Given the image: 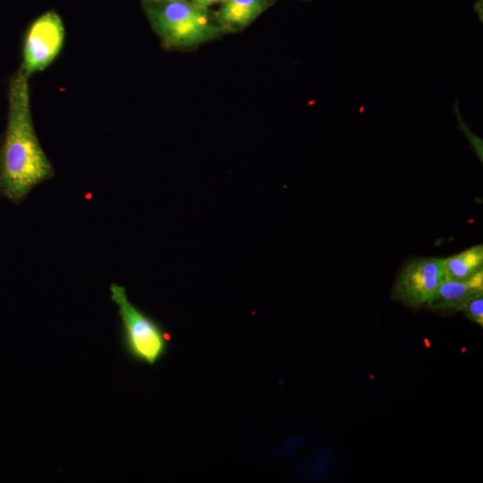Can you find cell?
I'll return each mask as SVG.
<instances>
[{
    "label": "cell",
    "instance_id": "cell-6",
    "mask_svg": "<svg viewBox=\"0 0 483 483\" xmlns=\"http://www.w3.org/2000/svg\"><path fill=\"white\" fill-rule=\"evenodd\" d=\"M483 293V270L467 279L445 278L426 305L435 310H459L472 297Z\"/></svg>",
    "mask_w": 483,
    "mask_h": 483
},
{
    "label": "cell",
    "instance_id": "cell-3",
    "mask_svg": "<svg viewBox=\"0 0 483 483\" xmlns=\"http://www.w3.org/2000/svg\"><path fill=\"white\" fill-rule=\"evenodd\" d=\"M110 292L118 308L122 346L128 359L150 366L159 362L167 354L170 343L164 326L132 304L124 287L112 284Z\"/></svg>",
    "mask_w": 483,
    "mask_h": 483
},
{
    "label": "cell",
    "instance_id": "cell-4",
    "mask_svg": "<svg viewBox=\"0 0 483 483\" xmlns=\"http://www.w3.org/2000/svg\"><path fill=\"white\" fill-rule=\"evenodd\" d=\"M444 279L443 258H414L397 275L392 298L411 308L426 306Z\"/></svg>",
    "mask_w": 483,
    "mask_h": 483
},
{
    "label": "cell",
    "instance_id": "cell-2",
    "mask_svg": "<svg viewBox=\"0 0 483 483\" xmlns=\"http://www.w3.org/2000/svg\"><path fill=\"white\" fill-rule=\"evenodd\" d=\"M146 16L167 49H191L225 34L216 12L189 0H141Z\"/></svg>",
    "mask_w": 483,
    "mask_h": 483
},
{
    "label": "cell",
    "instance_id": "cell-1",
    "mask_svg": "<svg viewBox=\"0 0 483 483\" xmlns=\"http://www.w3.org/2000/svg\"><path fill=\"white\" fill-rule=\"evenodd\" d=\"M9 112L0 149V189L18 202L53 174V167L37 137L30 101L29 75L21 68L9 85Z\"/></svg>",
    "mask_w": 483,
    "mask_h": 483
},
{
    "label": "cell",
    "instance_id": "cell-7",
    "mask_svg": "<svg viewBox=\"0 0 483 483\" xmlns=\"http://www.w3.org/2000/svg\"><path fill=\"white\" fill-rule=\"evenodd\" d=\"M276 0H225L216 12L225 33L243 30Z\"/></svg>",
    "mask_w": 483,
    "mask_h": 483
},
{
    "label": "cell",
    "instance_id": "cell-11",
    "mask_svg": "<svg viewBox=\"0 0 483 483\" xmlns=\"http://www.w3.org/2000/svg\"><path fill=\"white\" fill-rule=\"evenodd\" d=\"M148 1L159 2V1H174V0H148Z\"/></svg>",
    "mask_w": 483,
    "mask_h": 483
},
{
    "label": "cell",
    "instance_id": "cell-9",
    "mask_svg": "<svg viewBox=\"0 0 483 483\" xmlns=\"http://www.w3.org/2000/svg\"><path fill=\"white\" fill-rule=\"evenodd\" d=\"M465 316L481 327L483 326V293L470 299L462 308Z\"/></svg>",
    "mask_w": 483,
    "mask_h": 483
},
{
    "label": "cell",
    "instance_id": "cell-10",
    "mask_svg": "<svg viewBox=\"0 0 483 483\" xmlns=\"http://www.w3.org/2000/svg\"><path fill=\"white\" fill-rule=\"evenodd\" d=\"M225 0H191L196 5H199L203 8H208L209 6L215 4H221Z\"/></svg>",
    "mask_w": 483,
    "mask_h": 483
},
{
    "label": "cell",
    "instance_id": "cell-8",
    "mask_svg": "<svg viewBox=\"0 0 483 483\" xmlns=\"http://www.w3.org/2000/svg\"><path fill=\"white\" fill-rule=\"evenodd\" d=\"M445 278L462 280L483 270V245L470 247L457 254L443 258Z\"/></svg>",
    "mask_w": 483,
    "mask_h": 483
},
{
    "label": "cell",
    "instance_id": "cell-5",
    "mask_svg": "<svg viewBox=\"0 0 483 483\" xmlns=\"http://www.w3.org/2000/svg\"><path fill=\"white\" fill-rule=\"evenodd\" d=\"M64 39V27L61 17L54 11L44 13L26 32L21 68L29 76L44 70L59 54Z\"/></svg>",
    "mask_w": 483,
    "mask_h": 483
}]
</instances>
